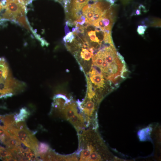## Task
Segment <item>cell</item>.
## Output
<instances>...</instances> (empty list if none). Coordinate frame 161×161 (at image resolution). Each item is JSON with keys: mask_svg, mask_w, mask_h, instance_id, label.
Instances as JSON below:
<instances>
[{"mask_svg": "<svg viewBox=\"0 0 161 161\" xmlns=\"http://www.w3.org/2000/svg\"><path fill=\"white\" fill-rule=\"evenodd\" d=\"M90 0H69V2L66 7L67 6H68V7L66 8L65 10L66 11L69 9L70 10L71 14L76 13L80 10L82 8L87 4Z\"/></svg>", "mask_w": 161, "mask_h": 161, "instance_id": "1", "label": "cell"}, {"mask_svg": "<svg viewBox=\"0 0 161 161\" xmlns=\"http://www.w3.org/2000/svg\"><path fill=\"white\" fill-rule=\"evenodd\" d=\"M12 76L8 65L5 60L0 58V81H3Z\"/></svg>", "mask_w": 161, "mask_h": 161, "instance_id": "2", "label": "cell"}, {"mask_svg": "<svg viewBox=\"0 0 161 161\" xmlns=\"http://www.w3.org/2000/svg\"><path fill=\"white\" fill-rule=\"evenodd\" d=\"M91 76L90 80L92 83L97 86V88H100L103 87L104 84V80L103 76L96 73L94 74L90 75Z\"/></svg>", "mask_w": 161, "mask_h": 161, "instance_id": "3", "label": "cell"}, {"mask_svg": "<svg viewBox=\"0 0 161 161\" xmlns=\"http://www.w3.org/2000/svg\"><path fill=\"white\" fill-rule=\"evenodd\" d=\"M30 114L27 109L22 108L20 109L19 113L14 116L15 120L16 123L24 121Z\"/></svg>", "mask_w": 161, "mask_h": 161, "instance_id": "4", "label": "cell"}, {"mask_svg": "<svg viewBox=\"0 0 161 161\" xmlns=\"http://www.w3.org/2000/svg\"><path fill=\"white\" fill-rule=\"evenodd\" d=\"M93 55V53L89 52L86 49L82 48L80 53L81 58L86 61H89Z\"/></svg>", "mask_w": 161, "mask_h": 161, "instance_id": "5", "label": "cell"}, {"mask_svg": "<svg viewBox=\"0 0 161 161\" xmlns=\"http://www.w3.org/2000/svg\"><path fill=\"white\" fill-rule=\"evenodd\" d=\"M88 35L89 36L90 40L93 42H96L99 44L102 43V41L100 42V40L96 35L95 31L91 30L88 32Z\"/></svg>", "mask_w": 161, "mask_h": 161, "instance_id": "6", "label": "cell"}, {"mask_svg": "<svg viewBox=\"0 0 161 161\" xmlns=\"http://www.w3.org/2000/svg\"><path fill=\"white\" fill-rule=\"evenodd\" d=\"M147 27V26L145 25H139L137 29V31L138 34L141 35H144Z\"/></svg>", "mask_w": 161, "mask_h": 161, "instance_id": "7", "label": "cell"}, {"mask_svg": "<svg viewBox=\"0 0 161 161\" xmlns=\"http://www.w3.org/2000/svg\"><path fill=\"white\" fill-rule=\"evenodd\" d=\"M139 10L141 11H143L144 12H146L147 11V10H146L145 7L142 4H140L139 7Z\"/></svg>", "mask_w": 161, "mask_h": 161, "instance_id": "8", "label": "cell"}, {"mask_svg": "<svg viewBox=\"0 0 161 161\" xmlns=\"http://www.w3.org/2000/svg\"><path fill=\"white\" fill-rule=\"evenodd\" d=\"M141 14V11L139 9H137L136 10L135 12H134V13H132V15H139Z\"/></svg>", "mask_w": 161, "mask_h": 161, "instance_id": "9", "label": "cell"}, {"mask_svg": "<svg viewBox=\"0 0 161 161\" xmlns=\"http://www.w3.org/2000/svg\"><path fill=\"white\" fill-rule=\"evenodd\" d=\"M65 32L66 35H67L68 33L70 32V30L67 26V25L66 24L65 26Z\"/></svg>", "mask_w": 161, "mask_h": 161, "instance_id": "10", "label": "cell"}, {"mask_svg": "<svg viewBox=\"0 0 161 161\" xmlns=\"http://www.w3.org/2000/svg\"><path fill=\"white\" fill-rule=\"evenodd\" d=\"M95 29L97 32H99L102 31L101 28L99 26L96 27Z\"/></svg>", "mask_w": 161, "mask_h": 161, "instance_id": "11", "label": "cell"}, {"mask_svg": "<svg viewBox=\"0 0 161 161\" xmlns=\"http://www.w3.org/2000/svg\"><path fill=\"white\" fill-rule=\"evenodd\" d=\"M76 31L75 28H73L72 29V31L73 32H75Z\"/></svg>", "mask_w": 161, "mask_h": 161, "instance_id": "12", "label": "cell"}, {"mask_svg": "<svg viewBox=\"0 0 161 161\" xmlns=\"http://www.w3.org/2000/svg\"><path fill=\"white\" fill-rule=\"evenodd\" d=\"M1 116H0V119L1 118Z\"/></svg>", "mask_w": 161, "mask_h": 161, "instance_id": "13", "label": "cell"}]
</instances>
